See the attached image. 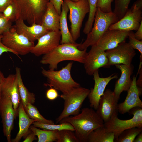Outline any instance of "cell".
<instances>
[{
	"instance_id": "6da1fadb",
	"label": "cell",
	"mask_w": 142,
	"mask_h": 142,
	"mask_svg": "<svg viewBox=\"0 0 142 142\" xmlns=\"http://www.w3.org/2000/svg\"><path fill=\"white\" fill-rule=\"evenodd\" d=\"M68 122L74 127L75 133L79 142H87L89 135L97 128L104 125V122L92 108H85L80 113L68 116L59 122Z\"/></svg>"
},
{
	"instance_id": "7a4b0ae2",
	"label": "cell",
	"mask_w": 142,
	"mask_h": 142,
	"mask_svg": "<svg viewBox=\"0 0 142 142\" xmlns=\"http://www.w3.org/2000/svg\"><path fill=\"white\" fill-rule=\"evenodd\" d=\"M80 43L59 44L49 53L43 55L40 63L49 65L50 69L55 70L59 63L64 61H73L84 64L88 53L87 49H79Z\"/></svg>"
},
{
	"instance_id": "3957f363",
	"label": "cell",
	"mask_w": 142,
	"mask_h": 142,
	"mask_svg": "<svg viewBox=\"0 0 142 142\" xmlns=\"http://www.w3.org/2000/svg\"><path fill=\"white\" fill-rule=\"evenodd\" d=\"M119 20L113 12L105 13L97 8L93 27L87 34L85 40L83 43H80L78 48L83 50L95 45L110 26Z\"/></svg>"
},
{
	"instance_id": "277c9868",
	"label": "cell",
	"mask_w": 142,
	"mask_h": 142,
	"mask_svg": "<svg viewBox=\"0 0 142 142\" xmlns=\"http://www.w3.org/2000/svg\"><path fill=\"white\" fill-rule=\"evenodd\" d=\"M49 2V0H14L17 10L16 20L22 19L31 25L41 24Z\"/></svg>"
},
{
	"instance_id": "5b68a950",
	"label": "cell",
	"mask_w": 142,
	"mask_h": 142,
	"mask_svg": "<svg viewBox=\"0 0 142 142\" xmlns=\"http://www.w3.org/2000/svg\"><path fill=\"white\" fill-rule=\"evenodd\" d=\"M73 63L70 62L59 70L49 69L46 70L42 68L41 73L47 80L45 86L53 87L62 94L68 93L73 88L80 86V84L72 78L71 74Z\"/></svg>"
},
{
	"instance_id": "8992f818",
	"label": "cell",
	"mask_w": 142,
	"mask_h": 142,
	"mask_svg": "<svg viewBox=\"0 0 142 142\" xmlns=\"http://www.w3.org/2000/svg\"><path fill=\"white\" fill-rule=\"evenodd\" d=\"M90 90L80 86L73 88L68 93L60 95L64 101V108L56 119V123L70 116H75L79 114L83 103L88 97Z\"/></svg>"
},
{
	"instance_id": "52a82bcc",
	"label": "cell",
	"mask_w": 142,
	"mask_h": 142,
	"mask_svg": "<svg viewBox=\"0 0 142 142\" xmlns=\"http://www.w3.org/2000/svg\"><path fill=\"white\" fill-rule=\"evenodd\" d=\"M69 9V19L71 23L70 32L76 42L80 37L82 23L86 14L89 11L88 0H80L74 2L71 0H64Z\"/></svg>"
},
{
	"instance_id": "ba28073f",
	"label": "cell",
	"mask_w": 142,
	"mask_h": 142,
	"mask_svg": "<svg viewBox=\"0 0 142 142\" xmlns=\"http://www.w3.org/2000/svg\"><path fill=\"white\" fill-rule=\"evenodd\" d=\"M142 108L136 107L129 111L133 114L131 119L126 120L119 119L118 115L113 117L109 120L104 123V126L114 134V141L124 130L133 127L142 128Z\"/></svg>"
},
{
	"instance_id": "9c48e42d",
	"label": "cell",
	"mask_w": 142,
	"mask_h": 142,
	"mask_svg": "<svg viewBox=\"0 0 142 142\" xmlns=\"http://www.w3.org/2000/svg\"><path fill=\"white\" fill-rule=\"evenodd\" d=\"M2 42L7 47L18 55H26L35 45L34 42L30 41L23 35L18 33L13 26L2 34Z\"/></svg>"
},
{
	"instance_id": "30bf717a",
	"label": "cell",
	"mask_w": 142,
	"mask_h": 142,
	"mask_svg": "<svg viewBox=\"0 0 142 142\" xmlns=\"http://www.w3.org/2000/svg\"><path fill=\"white\" fill-rule=\"evenodd\" d=\"M142 0H137L123 17L110 26L109 30L136 31L142 20Z\"/></svg>"
},
{
	"instance_id": "8fae6325",
	"label": "cell",
	"mask_w": 142,
	"mask_h": 142,
	"mask_svg": "<svg viewBox=\"0 0 142 142\" xmlns=\"http://www.w3.org/2000/svg\"><path fill=\"white\" fill-rule=\"evenodd\" d=\"M105 52L108 59L106 68L118 64L130 66L133 59L136 54L135 49L125 41Z\"/></svg>"
},
{
	"instance_id": "7c38bea8",
	"label": "cell",
	"mask_w": 142,
	"mask_h": 142,
	"mask_svg": "<svg viewBox=\"0 0 142 142\" xmlns=\"http://www.w3.org/2000/svg\"><path fill=\"white\" fill-rule=\"evenodd\" d=\"M17 114L18 110H15L14 108L10 97L1 94L0 114L2 119L3 132L8 142L11 141V131L13 129L14 120Z\"/></svg>"
},
{
	"instance_id": "4fadbf2b",
	"label": "cell",
	"mask_w": 142,
	"mask_h": 142,
	"mask_svg": "<svg viewBox=\"0 0 142 142\" xmlns=\"http://www.w3.org/2000/svg\"><path fill=\"white\" fill-rule=\"evenodd\" d=\"M118 104L113 92L107 89L100 98L96 111L104 123L106 122L114 116L118 115Z\"/></svg>"
},
{
	"instance_id": "5bb4252c",
	"label": "cell",
	"mask_w": 142,
	"mask_h": 142,
	"mask_svg": "<svg viewBox=\"0 0 142 142\" xmlns=\"http://www.w3.org/2000/svg\"><path fill=\"white\" fill-rule=\"evenodd\" d=\"M91 47L84 63L86 73L90 76L100 68H106L108 63L105 51L96 45Z\"/></svg>"
},
{
	"instance_id": "9a60e30c",
	"label": "cell",
	"mask_w": 142,
	"mask_h": 142,
	"mask_svg": "<svg viewBox=\"0 0 142 142\" xmlns=\"http://www.w3.org/2000/svg\"><path fill=\"white\" fill-rule=\"evenodd\" d=\"M61 37L59 30L49 31L38 39L30 53L37 57L49 53L60 44Z\"/></svg>"
},
{
	"instance_id": "2e32d148",
	"label": "cell",
	"mask_w": 142,
	"mask_h": 142,
	"mask_svg": "<svg viewBox=\"0 0 142 142\" xmlns=\"http://www.w3.org/2000/svg\"><path fill=\"white\" fill-rule=\"evenodd\" d=\"M93 75L94 81V87L92 88L88 96L90 106L97 110L101 96L103 94L105 88L108 83L112 80L116 79L117 75L113 74L109 77L103 78L100 77L98 70L95 72Z\"/></svg>"
},
{
	"instance_id": "e0dca14e",
	"label": "cell",
	"mask_w": 142,
	"mask_h": 142,
	"mask_svg": "<svg viewBox=\"0 0 142 142\" xmlns=\"http://www.w3.org/2000/svg\"><path fill=\"white\" fill-rule=\"evenodd\" d=\"M130 31L107 30L95 44L104 51L113 49L125 41Z\"/></svg>"
},
{
	"instance_id": "ac0fdd59",
	"label": "cell",
	"mask_w": 142,
	"mask_h": 142,
	"mask_svg": "<svg viewBox=\"0 0 142 142\" xmlns=\"http://www.w3.org/2000/svg\"><path fill=\"white\" fill-rule=\"evenodd\" d=\"M15 21L13 27L17 32L23 35L31 42H34L37 40L49 31L41 24H34L28 26L22 19H17Z\"/></svg>"
},
{
	"instance_id": "d6986e66",
	"label": "cell",
	"mask_w": 142,
	"mask_h": 142,
	"mask_svg": "<svg viewBox=\"0 0 142 142\" xmlns=\"http://www.w3.org/2000/svg\"><path fill=\"white\" fill-rule=\"evenodd\" d=\"M136 77H133L131 85L127 90V94L125 100L118 104L119 112L124 114L132 108L139 107L142 108V102L139 98V94L136 85Z\"/></svg>"
},
{
	"instance_id": "ffe728a7",
	"label": "cell",
	"mask_w": 142,
	"mask_h": 142,
	"mask_svg": "<svg viewBox=\"0 0 142 142\" xmlns=\"http://www.w3.org/2000/svg\"><path fill=\"white\" fill-rule=\"evenodd\" d=\"M121 71L120 77L116 82L113 93L116 102L118 103L120 95L124 91H127L131 84V76L133 73V67L123 64L115 65Z\"/></svg>"
},
{
	"instance_id": "44dd1931",
	"label": "cell",
	"mask_w": 142,
	"mask_h": 142,
	"mask_svg": "<svg viewBox=\"0 0 142 142\" xmlns=\"http://www.w3.org/2000/svg\"><path fill=\"white\" fill-rule=\"evenodd\" d=\"M1 94L10 97L14 108L18 110L21 102L17 80L15 74H11L5 77L2 85Z\"/></svg>"
},
{
	"instance_id": "7402d4cb",
	"label": "cell",
	"mask_w": 142,
	"mask_h": 142,
	"mask_svg": "<svg viewBox=\"0 0 142 142\" xmlns=\"http://www.w3.org/2000/svg\"><path fill=\"white\" fill-rule=\"evenodd\" d=\"M60 15L52 3H48L42 20L41 24L49 31H57L60 29Z\"/></svg>"
},
{
	"instance_id": "603a6c76",
	"label": "cell",
	"mask_w": 142,
	"mask_h": 142,
	"mask_svg": "<svg viewBox=\"0 0 142 142\" xmlns=\"http://www.w3.org/2000/svg\"><path fill=\"white\" fill-rule=\"evenodd\" d=\"M19 129L13 142H19L21 138L26 136L30 130L31 125L35 120L30 118L26 113L23 105L21 101L18 108Z\"/></svg>"
},
{
	"instance_id": "cb8c5ba5",
	"label": "cell",
	"mask_w": 142,
	"mask_h": 142,
	"mask_svg": "<svg viewBox=\"0 0 142 142\" xmlns=\"http://www.w3.org/2000/svg\"><path fill=\"white\" fill-rule=\"evenodd\" d=\"M69 11L68 8L64 0L62 6L59 21V30L61 33V37L60 43V44L77 43L74 40L68 26L67 16Z\"/></svg>"
},
{
	"instance_id": "d4e9b609",
	"label": "cell",
	"mask_w": 142,
	"mask_h": 142,
	"mask_svg": "<svg viewBox=\"0 0 142 142\" xmlns=\"http://www.w3.org/2000/svg\"><path fill=\"white\" fill-rule=\"evenodd\" d=\"M15 70L21 102L23 107L29 103L33 104L36 99L35 94L29 92L24 85L21 76L20 68L16 67Z\"/></svg>"
},
{
	"instance_id": "484cf974",
	"label": "cell",
	"mask_w": 142,
	"mask_h": 142,
	"mask_svg": "<svg viewBox=\"0 0 142 142\" xmlns=\"http://www.w3.org/2000/svg\"><path fill=\"white\" fill-rule=\"evenodd\" d=\"M115 135L104 125L98 127L92 132L89 135L87 142H113Z\"/></svg>"
},
{
	"instance_id": "4316f807",
	"label": "cell",
	"mask_w": 142,
	"mask_h": 142,
	"mask_svg": "<svg viewBox=\"0 0 142 142\" xmlns=\"http://www.w3.org/2000/svg\"><path fill=\"white\" fill-rule=\"evenodd\" d=\"M29 129L37 137L38 142L56 141V133L58 130H42L33 126H31Z\"/></svg>"
},
{
	"instance_id": "83f0119b",
	"label": "cell",
	"mask_w": 142,
	"mask_h": 142,
	"mask_svg": "<svg viewBox=\"0 0 142 142\" xmlns=\"http://www.w3.org/2000/svg\"><path fill=\"white\" fill-rule=\"evenodd\" d=\"M32 104L29 103L24 107L26 113L30 118L36 121L45 124H54L53 121L47 119L43 117L40 114L36 107Z\"/></svg>"
},
{
	"instance_id": "f1b7e54d",
	"label": "cell",
	"mask_w": 142,
	"mask_h": 142,
	"mask_svg": "<svg viewBox=\"0 0 142 142\" xmlns=\"http://www.w3.org/2000/svg\"><path fill=\"white\" fill-rule=\"evenodd\" d=\"M35 127L41 128L43 130H60L63 129H68L74 131L75 129L71 124L68 122H63L59 124H48L37 121L32 124Z\"/></svg>"
},
{
	"instance_id": "f546056e",
	"label": "cell",
	"mask_w": 142,
	"mask_h": 142,
	"mask_svg": "<svg viewBox=\"0 0 142 142\" xmlns=\"http://www.w3.org/2000/svg\"><path fill=\"white\" fill-rule=\"evenodd\" d=\"M142 131V128L133 127L123 131L117 139L116 142H133L137 135Z\"/></svg>"
},
{
	"instance_id": "4dcf8cb0",
	"label": "cell",
	"mask_w": 142,
	"mask_h": 142,
	"mask_svg": "<svg viewBox=\"0 0 142 142\" xmlns=\"http://www.w3.org/2000/svg\"><path fill=\"white\" fill-rule=\"evenodd\" d=\"M88 0L89 5V11L88 20L83 31V32L87 35L89 33L92 28L97 9V0Z\"/></svg>"
},
{
	"instance_id": "1f68e13d",
	"label": "cell",
	"mask_w": 142,
	"mask_h": 142,
	"mask_svg": "<svg viewBox=\"0 0 142 142\" xmlns=\"http://www.w3.org/2000/svg\"><path fill=\"white\" fill-rule=\"evenodd\" d=\"M74 131L68 129L58 131L57 142H79Z\"/></svg>"
},
{
	"instance_id": "d6a6232c",
	"label": "cell",
	"mask_w": 142,
	"mask_h": 142,
	"mask_svg": "<svg viewBox=\"0 0 142 142\" xmlns=\"http://www.w3.org/2000/svg\"><path fill=\"white\" fill-rule=\"evenodd\" d=\"M131 0H114L115 8L113 12L119 20L122 18L128 10Z\"/></svg>"
},
{
	"instance_id": "836d02e7",
	"label": "cell",
	"mask_w": 142,
	"mask_h": 142,
	"mask_svg": "<svg viewBox=\"0 0 142 142\" xmlns=\"http://www.w3.org/2000/svg\"><path fill=\"white\" fill-rule=\"evenodd\" d=\"M4 16L8 21L11 22L16 19L17 10L16 6L13 2L7 7L2 12Z\"/></svg>"
},
{
	"instance_id": "e575fe53",
	"label": "cell",
	"mask_w": 142,
	"mask_h": 142,
	"mask_svg": "<svg viewBox=\"0 0 142 142\" xmlns=\"http://www.w3.org/2000/svg\"><path fill=\"white\" fill-rule=\"evenodd\" d=\"M128 37L129 41L128 42L131 47L134 49L138 50L140 53V60L142 59V41L136 39L134 36V33L132 31L129 32Z\"/></svg>"
},
{
	"instance_id": "d590c367",
	"label": "cell",
	"mask_w": 142,
	"mask_h": 142,
	"mask_svg": "<svg viewBox=\"0 0 142 142\" xmlns=\"http://www.w3.org/2000/svg\"><path fill=\"white\" fill-rule=\"evenodd\" d=\"M114 0H97V8L105 13L113 12L111 8L112 2Z\"/></svg>"
},
{
	"instance_id": "8d00e7d4",
	"label": "cell",
	"mask_w": 142,
	"mask_h": 142,
	"mask_svg": "<svg viewBox=\"0 0 142 142\" xmlns=\"http://www.w3.org/2000/svg\"><path fill=\"white\" fill-rule=\"evenodd\" d=\"M12 22L8 20L0 12V35L9 30L12 27Z\"/></svg>"
},
{
	"instance_id": "74e56055",
	"label": "cell",
	"mask_w": 142,
	"mask_h": 142,
	"mask_svg": "<svg viewBox=\"0 0 142 142\" xmlns=\"http://www.w3.org/2000/svg\"><path fill=\"white\" fill-rule=\"evenodd\" d=\"M46 98L51 100H54L59 96L57 90L51 87L48 89L46 93Z\"/></svg>"
},
{
	"instance_id": "f35d334b",
	"label": "cell",
	"mask_w": 142,
	"mask_h": 142,
	"mask_svg": "<svg viewBox=\"0 0 142 142\" xmlns=\"http://www.w3.org/2000/svg\"><path fill=\"white\" fill-rule=\"evenodd\" d=\"M2 34L0 35V56L3 53L5 52H10L17 56H18V55L16 53L8 48L3 44L2 42Z\"/></svg>"
},
{
	"instance_id": "ab89813d",
	"label": "cell",
	"mask_w": 142,
	"mask_h": 142,
	"mask_svg": "<svg viewBox=\"0 0 142 142\" xmlns=\"http://www.w3.org/2000/svg\"><path fill=\"white\" fill-rule=\"evenodd\" d=\"M64 0H49L53 4L58 14L60 15L62 5Z\"/></svg>"
},
{
	"instance_id": "60d3db41",
	"label": "cell",
	"mask_w": 142,
	"mask_h": 142,
	"mask_svg": "<svg viewBox=\"0 0 142 142\" xmlns=\"http://www.w3.org/2000/svg\"><path fill=\"white\" fill-rule=\"evenodd\" d=\"M140 67L139 72V76L138 80H136V83L139 92V95L142 93V66L140 65Z\"/></svg>"
},
{
	"instance_id": "b9f144b4",
	"label": "cell",
	"mask_w": 142,
	"mask_h": 142,
	"mask_svg": "<svg viewBox=\"0 0 142 142\" xmlns=\"http://www.w3.org/2000/svg\"><path fill=\"white\" fill-rule=\"evenodd\" d=\"M26 136V137L23 141V142H32L37 140L36 136L33 132L30 130Z\"/></svg>"
},
{
	"instance_id": "7bdbcfd3",
	"label": "cell",
	"mask_w": 142,
	"mask_h": 142,
	"mask_svg": "<svg viewBox=\"0 0 142 142\" xmlns=\"http://www.w3.org/2000/svg\"><path fill=\"white\" fill-rule=\"evenodd\" d=\"M14 2V0H0V12L2 11L8 5Z\"/></svg>"
},
{
	"instance_id": "ee69618b",
	"label": "cell",
	"mask_w": 142,
	"mask_h": 142,
	"mask_svg": "<svg viewBox=\"0 0 142 142\" xmlns=\"http://www.w3.org/2000/svg\"><path fill=\"white\" fill-rule=\"evenodd\" d=\"M136 32L134 33V36L137 39L141 40H142V20L140 22L139 27L136 31Z\"/></svg>"
},
{
	"instance_id": "f6af8a7d",
	"label": "cell",
	"mask_w": 142,
	"mask_h": 142,
	"mask_svg": "<svg viewBox=\"0 0 142 142\" xmlns=\"http://www.w3.org/2000/svg\"><path fill=\"white\" fill-rule=\"evenodd\" d=\"M5 77L1 71L0 70V100L1 97V92L3 83Z\"/></svg>"
},
{
	"instance_id": "bcb514c9",
	"label": "cell",
	"mask_w": 142,
	"mask_h": 142,
	"mask_svg": "<svg viewBox=\"0 0 142 142\" xmlns=\"http://www.w3.org/2000/svg\"><path fill=\"white\" fill-rule=\"evenodd\" d=\"M142 142V131L139 133L136 136L133 142Z\"/></svg>"
},
{
	"instance_id": "7dc6e473",
	"label": "cell",
	"mask_w": 142,
	"mask_h": 142,
	"mask_svg": "<svg viewBox=\"0 0 142 142\" xmlns=\"http://www.w3.org/2000/svg\"><path fill=\"white\" fill-rule=\"evenodd\" d=\"M71 0L73 2H76L80 0Z\"/></svg>"
}]
</instances>
